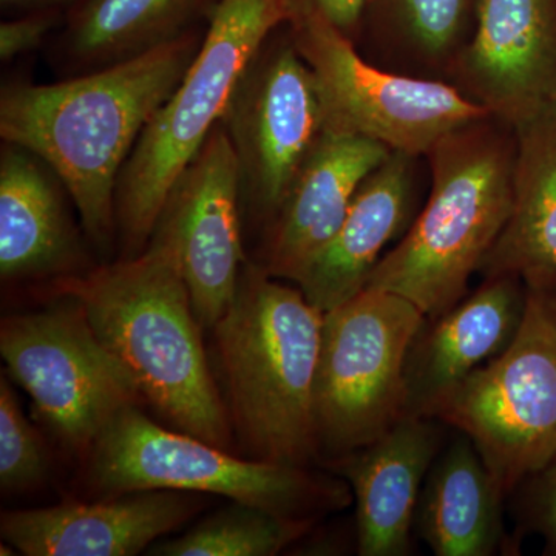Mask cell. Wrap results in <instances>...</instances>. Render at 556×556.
<instances>
[{
	"label": "cell",
	"instance_id": "obj_1",
	"mask_svg": "<svg viewBox=\"0 0 556 556\" xmlns=\"http://www.w3.org/2000/svg\"><path fill=\"white\" fill-rule=\"evenodd\" d=\"M206 27L141 56L53 84L14 80L0 93V138L60 175L102 258L116 244L115 192L142 130L185 78Z\"/></svg>",
	"mask_w": 556,
	"mask_h": 556
},
{
	"label": "cell",
	"instance_id": "obj_2",
	"mask_svg": "<svg viewBox=\"0 0 556 556\" xmlns=\"http://www.w3.org/2000/svg\"><path fill=\"white\" fill-rule=\"evenodd\" d=\"M47 292L83 306L156 415L175 430L229 450V409L208 368L203 328L169 237L155 230L137 257L51 280Z\"/></svg>",
	"mask_w": 556,
	"mask_h": 556
},
{
	"label": "cell",
	"instance_id": "obj_3",
	"mask_svg": "<svg viewBox=\"0 0 556 556\" xmlns=\"http://www.w3.org/2000/svg\"><path fill=\"white\" fill-rule=\"evenodd\" d=\"M324 314L299 288L244 262L214 332L230 422L251 459L309 467L320 456L314 382Z\"/></svg>",
	"mask_w": 556,
	"mask_h": 556
},
{
	"label": "cell",
	"instance_id": "obj_4",
	"mask_svg": "<svg viewBox=\"0 0 556 556\" xmlns=\"http://www.w3.org/2000/svg\"><path fill=\"white\" fill-rule=\"evenodd\" d=\"M489 116L439 139L430 150V199L396 248L372 270L368 288L409 300L428 320L466 299L506 228L514 204L517 142ZM365 287V288H367Z\"/></svg>",
	"mask_w": 556,
	"mask_h": 556
},
{
	"label": "cell",
	"instance_id": "obj_5",
	"mask_svg": "<svg viewBox=\"0 0 556 556\" xmlns=\"http://www.w3.org/2000/svg\"><path fill=\"white\" fill-rule=\"evenodd\" d=\"M292 16L289 0H219L195 60L121 170L115 192L121 258L148 248L172 186L223 119L249 62Z\"/></svg>",
	"mask_w": 556,
	"mask_h": 556
},
{
	"label": "cell",
	"instance_id": "obj_6",
	"mask_svg": "<svg viewBox=\"0 0 556 556\" xmlns=\"http://www.w3.org/2000/svg\"><path fill=\"white\" fill-rule=\"evenodd\" d=\"M87 460L91 485L108 496L146 490L208 493L306 519L343 510L353 501L343 478L240 459L203 439L161 427L139 405L109 424Z\"/></svg>",
	"mask_w": 556,
	"mask_h": 556
},
{
	"label": "cell",
	"instance_id": "obj_7",
	"mask_svg": "<svg viewBox=\"0 0 556 556\" xmlns=\"http://www.w3.org/2000/svg\"><path fill=\"white\" fill-rule=\"evenodd\" d=\"M510 345L457 383L431 419L466 434L501 495L556 457V288H527Z\"/></svg>",
	"mask_w": 556,
	"mask_h": 556
},
{
	"label": "cell",
	"instance_id": "obj_8",
	"mask_svg": "<svg viewBox=\"0 0 556 556\" xmlns=\"http://www.w3.org/2000/svg\"><path fill=\"white\" fill-rule=\"evenodd\" d=\"M426 321L409 300L368 287L324 314L314 382L320 455L367 447L405 417V362Z\"/></svg>",
	"mask_w": 556,
	"mask_h": 556
},
{
	"label": "cell",
	"instance_id": "obj_9",
	"mask_svg": "<svg viewBox=\"0 0 556 556\" xmlns=\"http://www.w3.org/2000/svg\"><path fill=\"white\" fill-rule=\"evenodd\" d=\"M3 317L0 354L46 426L73 455L89 456L102 431L141 394L76 300Z\"/></svg>",
	"mask_w": 556,
	"mask_h": 556
},
{
	"label": "cell",
	"instance_id": "obj_10",
	"mask_svg": "<svg viewBox=\"0 0 556 556\" xmlns=\"http://www.w3.org/2000/svg\"><path fill=\"white\" fill-rule=\"evenodd\" d=\"M289 27L316 78L325 130L372 139L416 159L445 135L492 116L457 87L368 64L351 38L317 14L298 13Z\"/></svg>",
	"mask_w": 556,
	"mask_h": 556
},
{
	"label": "cell",
	"instance_id": "obj_11",
	"mask_svg": "<svg viewBox=\"0 0 556 556\" xmlns=\"http://www.w3.org/2000/svg\"><path fill=\"white\" fill-rule=\"evenodd\" d=\"M280 28L249 62L222 119L239 161L241 201L269 225L324 131L313 70L300 54L289 24L288 31L278 35Z\"/></svg>",
	"mask_w": 556,
	"mask_h": 556
},
{
	"label": "cell",
	"instance_id": "obj_12",
	"mask_svg": "<svg viewBox=\"0 0 556 556\" xmlns=\"http://www.w3.org/2000/svg\"><path fill=\"white\" fill-rule=\"evenodd\" d=\"M239 161L222 121L170 188L155 230L177 247L193 313L214 329L229 308L244 258Z\"/></svg>",
	"mask_w": 556,
	"mask_h": 556
},
{
	"label": "cell",
	"instance_id": "obj_13",
	"mask_svg": "<svg viewBox=\"0 0 556 556\" xmlns=\"http://www.w3.org/2000/svg\"><path fill=\"white\" fill-rule=\"evenodd\" d=\"M463 93L514 129L556 102V0H477Z\"/></svg>",
	"mask_w": 556,
	"mask_h": 556
},
{
	"label": "cell",
	"instance_id": "obj_14",
	"mask_svg": "<svg viewBox=\"0 0 556 556\" xmlns=\"http://www.w3.org/2000/svg\"><path fill=\"white\" fill-rule=\"evenodd\" d=\"M185 493L146 490L102 503L3 511L0 532L27 556H134L195 514L199 503Z\"/></svg>",
	"mask_w": 556,
	"mask_h": 556
},
{
	"label": "cell",
	"instance_id": "obj_15",
	"mask_svg": "<svg viewBox=\"0 0 556 556\" xmlns=\"http://www.w3.org/2000/svg\"><path fill=\"white\" fill-rule=\"evenodd\" d=\"M390 155L382 142L324 129L269 225L266 273L294 281L338 232L362 182Z\"/></svg>",
	"mask_w": 556,
	"mask_h": 556
},
{
	"label": "cell",
	"instance_id": "obj_16",
	"mask_svg": "<svg viewBox=\"0 0 556 556\" xmlns=\"http://www.w3.org/2000/svg\"><path fill=\"white\" fill-rule=\"evenodd\" d=\"M67 188L31 150L0 149V276L3 281L78 276L89 266ZM75 204V203H73ZM50 280V281H51Z\"/></svg>",
	"mask_w": 556,
	"mask_h": 556
},
{
	"label": "cell",
	"instance_id": "obj_17",
	"mask_svg": "<svg viewBox=\"0 0 556 556\" xmlns=\"http://www.w3.org/2000/svg\"><path fill=\"white\" fill-rule=\"evenodd\" d=\"M438 419L405 416L367 447L329 460L356 503L357 554L407 556L424 482L441 447Z\"/></svg>",
	"mask_w": 556,
	"mask_h": 556
},
{
	"label": "cell",
	"instance_id": "obj_18",
	"mask_svg": "<svg viewBox=\"0 0 556 556\" xmlns=\"http://www.w3.org/2000/svg\"><path fill=\"white\" fill-rule=\"evenodd\" d=\"M526 292L521 278H485L444 316L427 318L405 362V416L431 419L457 383L510 345L525 317Z\"/></svg>",
	"mask_w": 556,
	"mask_h": 556
},
{
	"label": "cell",
	"instance_id": "obj_19",
	"mask_svg": "<svg viewBox=\"0 0 556 556\" xmlns=\"http://www.w3.org/2000/svg\"><path fill=\"white\" fill-rule=\"evenodd\" d=\"M412 160L405 153L391 152L362 182L334 237L295 277L294 283L316 308L327 313L365 289L383 249L407 225Z\"/></svg>",
	"mask_w": 556,
	"mask_h": 556
},
{
	"label": "cell",
	"instance_id": "obj_20",
	"mask_svg": "<svg viewBox=\"0 0 556 556\" xmlns=\"http://www.w3.org/2000/svg\"><path fill=\"white\" fill-rule=\"evenodd\" d=\"M514 131V204L481 270L485 278H521L527 288H556V102Z\"/></svg>",
	"mask_w": 556,
	"mask_h": 556
},
{
	"label": "cell",
	"instance_id": "obj_21",
	"mask_svg": "<svg viewBox=\"0 0 556 556\" xmlns=\"http://www.w3.org/2000/svg\"><path fill=\"white\" fill-rule=\"evenodd\" d=\"M219 0H79L65 11L54 42L70 76L134 60L207 27Z\"/></svg>",
	"mask_w": 556,
	"mask_h": 556
},
{
	"label": "cell",
	"instance_id": "obj_22",
	"mask_svg": "<svg viewBox=\"0 0 556 556\" xmlns=\"http://www.w3.org/2000/svg\"><path fill=\"white\" fill-rule=\"evenodd\" d=\"M504 500L473 442L460 433L428 471L417 532L438 556L495 555L504 543Z\"/></svg>",
	"mask_w": 556,
	"mask_h": 556
},
{
	"label": "cell",
	"instance_id": "obj_23",
	"mask_svg": "<svg viewBox=\"0 0 556 556\" xmlns=\"http://www.w3.org/2000/svg\"><path fill=\"white\" fill-rule=\"evenodd\" d=\"M316 519L283 517L249 504L208 515L185 535L150 546L156 556H274L309 532Z\"/></svg>",
	"mask_w": 556,
	"mask_h": 556
},
{
	"label": "cell",
	"instance_id": "obj_24",
	"mask_svg": "<svg viewBox=\"0 0 556 556\" xmlns=\"http://www.w3.org/2000/svg\"><path fill=\"white\" fill-rule=\"evenodd\" d=\"M42 438L22 413L7 376L0 378V486L7 493L38 489L50 477Z\"/></svg>",
	"mask_w": 556,
	"mask_h": 556
},
{
	"label": "cell",
	"instance_id": "obj_25",
	"mask_svg": "<svg viewBox=\"0 0 556 556\" xmlns=\"http://www.w3.org/2000/svg\"><path fill=\"white\" fill-rule=\"evenodd\" d=\"M405 35L430 56L459 46L477 10V0H388Z\"/></svg>",
	"mask_w": 556,
	"mask_h": 556
},
{
	"label": "cell",
	"instance_id": "obj_26",
	"mask_svg": "<svg viewBox=\"0 0 556 556\" xmlns=\"http://www.w3.org/2000/svg\"><path fill=\"white\" fill-rule=\"evenodd\" d=\"M521 518L544 540V554L556 556V457L521 485Z\"/></svg>",
	"mask_w": 556,
	"mask_h": 556
},
{
	"label": "cell",
	"instance_id": "obj_27",
	"mask_svg": "<svg viewBox=\"0 0 556 556\" xmlns=\"http://www.w3.org/2000/svg\"><path fill=\"white\" fill-rule=\"evenodd\" d=\"M65 11L58 9L14 14L0 24V60L10 62L39 49L61 28Z\"/></svg>",
	"mask_w": 556,
	"mask_h": 556
},
{
	"label": "cell",
	"instance_id": "obj_28",
	"mask_svg": "<svg viewBox=\"0 0 556 556\" xmlns=\"http://www.w3.org/2000/svg\"><path fill=\"white\" fill-rule=\"evenodd\" d=\"M289 2L294 16L298 13L317 14L348 38H353V33L357 30L372 0H289Z\"/></svg>",
	"mask_w": 556,
	"mask_h": 556
},
{
	"label": "cell",
	"instance_id": "obj_29",
	"mask_svg": "<svg viewBox=\"0 0 556 556\" xmlns=\"http://www.w3.org/2000/svg\"><path fill=\"white\" fill-rule=\"evenodd\" d=\"M79 0H0V7L10 16L28 11L58 9L67 11Z\"/></svg>",
	"mask_w": 556,
	"mask_h": 556
}]
</instances>
